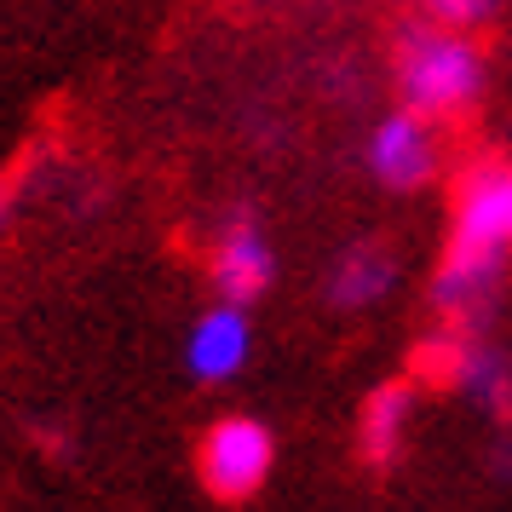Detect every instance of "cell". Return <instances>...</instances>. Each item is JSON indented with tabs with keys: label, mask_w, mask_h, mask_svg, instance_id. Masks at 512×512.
Segmentation results:
<instances>
[{
	"label": "cell",
	"mask_w": 512,
	"mask_h": 512,
	"mask_svg": "<svg viewBox=\"0 0 512 512\" xmlns=\"http://www.w3.org/2000/svg\"><path fill=\"white\" fill-rule=\"evenodd\" d=\"M512 271V162H472L449 202V236H443L438 271H432V305L449 323H472L501 277Z\"/></svg>",
	"instance_id": "6da1fadb"
},
{
	"label": "cell",
	"mask_w": 512,
	"mask_h": 512,
	"mask_svg": "<svg viewBox=\"0 0 512 512\" xmlns=\"http://www.w3.org/2000/svg\"><path fill=\"white\" fill-rule=\"evenodd\" d=\"M489 81V58L478 35H455V29L409 24L392 47V87L397 110H415L426 121H461L478 110Z\"/></svg>",
	"instance_id": "7a4b0ae2"
},
{
	"label": "cell",
	"mask_w": 512,
	"mask_h": 512,
	"mask_svg": "<svg viewBox=\"0 0 512 512\" xmlns=\"http://www.w3.org/2000/svg\"><path fill=\"white\" fill-rule=\"evenodd\" d=\"M277 472V432L259 415H219L196 438V478L213 501H254Z\"/></svg>",
	"instance_id": "3957f363"
},
{
	"label": "cell",
	"mask_w": 512,
	"mask_h": 512,
	"mask_svg": "<svg viewBox=\"0 0 512 512\" xmlns=\"http://www.w3.org/2000/svg\"><path fill=\"white\" fill-rule=\"evenodd\" d=\"M426 374L449 386L455 397L478 403L495 426L512 432V357L501 346H489L484 334H472L466 323H455L443 340L426 346Z\"/></svg>",
	"instance_id": "277c9868"
},
{
	"label": "cell",
	"mask_w": 512,
	"mask_h": 512,
	"mask_svg": "<svg viewBox=\"0 0 512 512\" xmlns=\"http://www.w3.org/2000/svg\"><path fill=\"white\" fill-rule=\"evenodd\" d=\"M363 167L374 173V185L397 190V196L432 185L438 167H443L438 121L415 116V110H386L369 127V139H363Z\"/></svg>",
	"instance_id": "5b68a950"
},
{
	"label": "cell",
	"mask_w": 512,
	"mask_h": 512,
	"mask_svg": "<svg viewBox=\"0 0 512 512\" xmlns=\"http://www.w3.org/2000/svg\"><path fill=\"white\" fill-rule=\"evenodd\" d=\"M208 282H213V300H231V305H254L271 294L277 248H271V231L259 225L254 213H231L219 225L213 254H208Z\"/></svg>",
	"instance_id": "8992f818"
},
{
	"label": "cell",
	"mask_w": 512,
	"mask_h": 512,
	"mask_svg": "<svg viewBox=\"0 0 512 512\" xmlns=\"http://www.w3.org/2000/svg\"><path fill=\"white\" fill-rule=\"evenodd\" d=\"M254 363V317L248 305L213 300L196 311L185 328V369L196 386H231L236 374Z\"/></svg>",
	"instance_id": "52a82bcc"
},
{
	"label": "cell",
	"mask_w": 512,
	"mask_h": 512,
	"mask_svg": "<svg viewBox=\"0 0 512 512\" xmlns=\"http://www.w3.org/2000/svg\"><path fill=\"white\" fill-rule=\"evenodd\" d=\"M415 432V386L409 380H380L363 409H357V455L369 466H397Z\"/></svg>",
	"instance_id": "ba28073f"
},
{
	"label": "cell",
	"mask_w": 512,
	"mask_h": 512,
	"mask_svg": "<svg viewBox=\"0 0 512 512\" xmlns=\"http://www.w3.org/2000/svg\"><path fill=\"white\" fill-rule=\"evenodd\" d=\"M397 288V254L380 242H351L328 265V305L334 311H374Z\"/></svg>",
	"instance_id": "9c48e42d"
},
{
	"label": "cell",
	"mask_w": 512,
	"mask_h": 512,
	"mask_svg": "<svg viewBox=\"0 0 512 512\" xmlns=\"http://www.w3.org/2000/svg\"><path fill=\"white\" fill-rule=\"evenodd\" d=\"M409 6H415V24L455 29V35H478L501 12V0H409Z\"/></svg>",
	"instance_id": "30bf717a"
},
{
	"label": "cell",
	"mask_w": 512,
	"mask_h": 512,
	"mask_svg": "<svg viewBox=\"0 0 512 512\" xmlns=\"http://www.w3.org/2000/svg\"><path fill=\"white\" fill-rule=\"evenodd\" d=\"M6 208H12V185L0 179V225H6Z\"/></svg>",
	"instance_id": "8fae6325"
}]
</instances>
